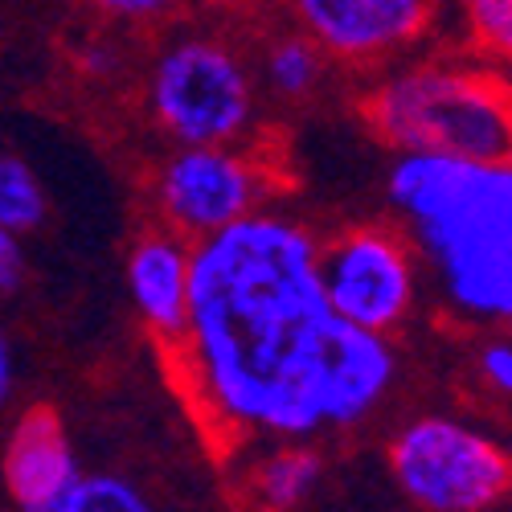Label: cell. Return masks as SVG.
<instances>
[{
	"label": "cell",
	"mask_w": 512,
	"mask_h": 512,
	"mask_svg": "<svg viewBox=\"0 0 512 512\" xmlns=\"http://www.w3.org/2000/svg\"><path fill=\"white\" fill-rule=\"evenodd\" d=\"M13 394V349H9V336L0 328V406L9 402Z\"/></svg>",
	"instance_id": "obj_19"
},
{
	"label": "cell",
	"mask_w": 512,
	"mask_h": 512,
	"mask_svg": "<svg viewBox=\"0 0 512 512\" xmlns=\"http://www.w3.org/2000/svg\"><path fill=\"white\" fill-rule=\"evenodd\" d=\"M320 283L336 316L357 328H398L414 304V263L398 234L365 226L320 250Z\"/></svg>",
	"instance_id": "obj_6"
},
{
	"label": "cell",
	"mask_w": 512,
	"mask_h": 512,
	"mask_svg": "<svg viewBox=\"0 0 512 512\" xmlns=\"http://www.w3.org/2000/svg\"><path fill=\"white\" fill-rule=\"evenodd\" d=\"M373 132L398 152L459 160H508L512 107L500 74L467 66H410L369 95Z\"/></svg>",
	"instance_id": "obj_3"
},
{
	"label": "cell",
	"mask_w": 512,
	"mask_h": 512,
	"mask_svg": "<svg viewBox=\"0 0 512 512\" xmlns=\"http://www.w3.org/2000/svg\"><path fill=\"white\" fill-rule=\"evenodd\" d=\"M267 193L263 173L230 144H181L160 168L156 197L164 222L185 238H205L250 209Z\"/></svg>",
	"instance_id": "obj_7"
},
{
	"label": "cell",
	"mask_w": 512,
	"mask_h": 512,
	"mask_svg": "<svg viewBox=\"0 0 512 512\" xmlns=\"http://www.w3.org/2000/svg\"><path fill=\"white\" fill-rule=\"evenodd\" d=\"M78 459L66 426L50 406L29 410L5 451V484L21 512H62L70 488L78 484Z\"/></svg>",
	"instance_id": "obj_9"
},
{
	"label": "cell",
	"mask_w": 512,
	"mask_h": 512,
	"mask_svg": "<svg viewBox=\"0 0 512 512\" xmlns=\"http://www.w3.org/2000/svg\"><path fill=\"white\" fill-rule=\"evenodd\" d=\"M62 512H156L152 500L119 476H78Z\"/></svg>",
	"instance_id": "obj_14"
},
{
	"label": "cell",
	"mask_w": 512,
	"mask_h": 512,
	"mask_svg": "<svg viewBox=\"0 0 512 512\" xmlns=\"http://www.w3.org/2000/svg\"><path fill=\"white\" fill-rule=\"evenodd\" d=\"M291 9L320 54L345 62L394 54L435 21V0H291Z\"/></svg>",
	"instance_id": "obj_8"
},
{
	"label": "cell",
	"mask_w": 512,
	"mask_h": 512,
	"mask_svg": "<svg viewBox=\"0 0 512 512\" xmlns=\"http://www.w3.org/2000/svg\"><path fill=\"white\" fill-rule=\"evenodd\" d=\"M87 5H95L99 13L119 17V21H156L164 13H173L181 0H87Z\"/></svg>",
	"instance_id": "obj_16"
},
{
	"label": "cell",
	"mask_w": 512,
	"mask_h": 512,
	"mask_svg": "<svg viewBox=\"0 0 512 512\" xmlns=\"http://www.w3.org/2000/svg\"><path fill=\"white\" fill-rule=\"evenodd\" d=\"M390 476L418 512H492L508 492L512 463L492 435L426 414L390 443Z\"/></svg>",
	"instance_id": "obj_4"
},
{
	"label": "cell",
	"mask_w": 512,
	"mask_h": 512,
	"mask_svg": "<svg viewBox=\"0 0 512 512\" xmlns=\"http://www.w3.org/2000/svg\"><path fill=\"white\" fill-rule=\"evenodd\" d=\"M177 345L213 418L283 443L365 422L398 381L390 340L332 312L312 234L263 209L189 250Z\"/></svg>",
	"instance_id": "obj_1"
},
{
	"label": "cell",
	"mask_w": 512,
	"mask_h": 512,
	"mask_svg": "<svg viewBox=\"0 0 512 512\" xmlns=\"http://www.w3.org/2000/svg\"><path fill=\"white\" fill-rule=\"evenodd\" d=\"M205 5H218V9H238V5H246V0H205Z\"/></svg>",
	"instance_id": "obj_21"
},
{
	"label": "cell",
	"mask_w": 512,
	"mask_h": 512,
	"mask_svg": "<svg viewBox=\"0 0 512 512\" xmlns=\"http://www.w3.org/2000/svg\"><path fill=\"white\" fill-rule=\"evenodd\" d=\"M127 287L160 340H181L189 316V246L181 234H148L127 259Z\"/></svg>",
	"instance_id": "obj_10"
},
{
	"label": "cell",
	"mask_w": 512,
	"mask_h": 512,
	"mask_svg": "<svg viewBox=\"0 0 512 512\" xmlns=\"http://www.w3.org/2000/svg\"><path fill=\"white\" fill-rule=\"evenodd\" d=\"M148 107L177 144H234L250 127L254 87L230 46L181 37L152 62Z\"/></svg>",
	"instance_id": "obj_5"
},
{
	"label": "cell",
	"mask_w": 512,
	"mask_h": 512,
	"mask_svg": "<svg viewBox=\"0 0 512 512\" xmlns=\"http://www.w3.org/2000/svg\"><path fill=\"white\" fill-rule=\"evenodd\" d=\"M82 66L91 74H111L115 70V50L111 46H87L82 50Z\"/></svg>",
	"instance_id": "obj_20"
},
{
	"label": "cell",
	"mask_w": 512,
	"mask_h": 512,
	"mask_svg": "<svg viewBox=\"0 0 512 512\" xmlns=\"http://www.w3.org/2000/svg\"><path fill=\"white\" fill-rule=\"evenodd\" d=\"M480 373H484V381L492 390H500V394L512 390V345H508V340H492V345H484Z\"/></svg>",
	"instance_id": "obj_17"
},
{
	"label": "cell",
	"mask_w": 512,
	"mask_h": 512,
	"mask_svg": "<svg viewBox=\"0 0 512 512\" xmlns=\"http://www.w3.org/2000/svg\"><path fill=\"white\" fill-rule=\"evenodd\" d=\"M324 74V54L316 41H308L304 33L300 37H279L275 46L267 50V82L271 91L283 95V99H300L308 95Z\"/></svg>",
	"instance_id": "obj_13"
},
{
	"label": "cell",
	"mask_w": 512,
	"mask_h": 512,
	"mask_svg": "<svg viewBox=\"0 0 512 512\" xmlns=\"http://www.w3.org/2000/svg\"><path fill=\"white\" fill-rule=\"evenodd\" d=\"M25 275V259H21V242L13 230L0 226V291H17Z\"/></svg>",
	"instance_id": "obj_18"
},
{
	"label": "cell",
	"mask_w": 512,
	"mask_h": 512,
	"mask_svg": "<svg viewBox=\"0 0 512 512\" xmlns=\"http://www.w3.org/2000/svg\"><path fill=\"white\" fill-rule=\"evenodd\" d=\"M463 17L484 54H512V0H463Z\"/></svg>",
	"instance_id": "obj_15"
},
{
	"label": "cell",
	"mask_w": 512,
	"mask_h": 512,
	"mask_svg": "<svg viewBox=\"0 0 512 512\" xmlns=\"http://www.w3.org/2000/svg\"><path fill=\"white\" fill-rule=\"evenodd\" d=\"M324 480V459L312 447H279L259 467V500L271 512H295Z\"/></svg>",
	"instance_id": "obj_11"
},
{
	"label": "cell",
	"mask_w": 512,
	"mask_h": 512,
	"mask_svg": "<svg viewBox=\"0 0 512 512\" xmlns=\"http://www.w3.org/2000/svg\"><path fill=\"white\" fill-rule=\"evenodd\" d=\"M41 222H46V189L37 173L17 156H0V226L25 234Z\"/></svg>",
	"instance_id": "obj_12"
},
{
	"label": "cell",
	"mask_w": 512,
	"mask_h": 512,
	"mask_svg": "<svg viewBox=\"0 0 512 512\" xmlns=\"http://www.w3.org/2000/svg\"><path fill=\"white\" fill-rule=\"evenodd\" d=\"M390 201L435 263L455 312L476 320L512 316L508 160L402 152L390 168Z\"/></svg>",
	"instance_id": "obj_2"
}]
</instances>
